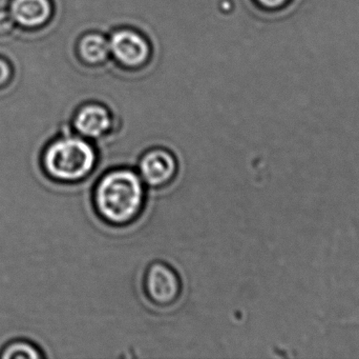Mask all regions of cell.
<instances>
[{"label":"cell","mask_w":359,"mask_h":359,"mask_svg":"<svg viewBox=\"0 0 359 359\" xmlns=\"http://www.w3.org/2000/svg\"><path fill=\"white\" fill-rule=\"evenodd\" d=\"M11 67L6 61L0 58V86H4L10 79Z\"/></svg>","instance_id":"cell-12"},{"label":"cell","mask_w":359,"mask_h":359,"mask_svg":"<svg viewBox=\"0 0 359 359\" xmlns=\"http://www.w3.org/2000/svg\"><path fill=\"white\" fill-rule=\"evenodd\" d=\"M147 185L137 171L111 169L99 177L93 190V206L99 218L111 227H126L142 215Z\"/></svg>","instance_id":"cell-1"},{"label":"cell","mask_w":359,"mask_h":359,"mask_svg":"<svg viewBox=\"0 0 359 359\" xmlns=\"http://www.w3.org/2000/svg\"><path fill=\"white\" fill-rule=\"evenodd\" d=\"M144 292L147 299L159 306L168 307L178 301L182 292L181 278L168 263L156 261L145 271Z\"/></svg>","instance_id":"cell-4"},{"label":"cell","mask_w":359,"mask_h":359,"mask_svg":"<svg viewBox=\"0 0 359 359\" xmlns=\"http://www.w3.org/2000/svg\"><path fill=\"white\" fill-rule=\"evenodd\" d=\"M264 10L278 11L286 6L291 0H255Z\"/></svg>","instance_id":"cell-11"},{"label":"cell","mask_w":359,"mask_h":359,"mask_svg":"<svg viewBox=\"0 0 359 359\" xmlns=\"http://www.w3.org/2000/svg\"><path fill=\"white\" fill-rule=\"evenodd\" d=\"M75 134L88 139L100 141L111 135L115 126L113 114L107 105L90 103L80 107L73 117Z\"/></svg>","instance_id":"cell-6"},{"label":"cell","mask_w":359,"mask_h":359,"mask_svg":"<svg viewBox=\"0 0 359 359\" xmlns=\"http://www.w3.org/2000/svg\"><path fill=\"white\" fill-rule=\"evenodd\" d=\"M42 350L33 341L27 339H14L8 341L0 350L1 359H40L43 358Z\"/></svg>","instance_id":"cell-9"},{"label":"cell","mask_w":359,"mask_h":359,"mask_svg":"<svg viewBox=\"0 0 359 359\" xmlns=\"http://www.w3.org/2000/svg\"><path fill=\"white\" fill-rule=\"evenodd\" d=\"M111 56L122 67L139 69L149 63L151 55L149 40L134 29L116 30L109 38Z\"/></svg>","instance_id":"cell-3"},{"label":"cell","mask_w":359,"mask_h":359,"mask_svg":"<svg viewBox=\"0 0 359 359\" xmlns=\"http://www.w3.org/2000/svg\"><path fill=\"white\" fill-rule=\"evenodd\" d=\"M10 13L15 22L27 29L46 25L52 17L50 0H13Z\"/></svg>","instance_id":"cell-7"},{"label":"cell","mask_w":359,"mask_h":359,"mask_svg":"<svg viewBox=\"0 0 359 359\" xmlns=\"http://www.w3.org/2000/svg\"><path fill=\"white\" fill-rule=\"evenodd\" d=\"M99 154L93 141L77 134L61 135L46 143L40 154L42 173L59 185H76L96 170Z\"/></svg>","instance_id":"cell-2"},{"label":"cell","mask_w":359,"mask_h":359,"mask_svg":"<svg viewBox=\"0 0 359 359\" xmlns=\"http://www.w3.org/2000/svg\"><path fill=\"white\" fill-rule=\"evenodd\" d=\"M14 19L10 12L0 11V35L10 33L14 27Z\"/></svg>","instance_id":"cell-10"},{"label":"cell","mask_w":359,"mask_h":359,"mask_svg":"<svg viewBox=\"0 0 359 359\" xmlns=\"http://www.w3.org/2000/svg\"><path fill=\"white\" fill-rule=\"evenodd\" d=\"M178 171L176 155L165 148L147 150L139 159L137 169L143 183L153 189L168 187L176 179Z\"/></svg>","instance_id":"cell-5"},{"label":"cell","mask_w":359,"mask_h":359,"mask_svg":"<svg viewBox=\"0 0 359 359\" xmlns=\"http://www.w3.org/2000/svg\"><path fill=\"white\" fill-rule=\"evenodd\" d=\"M78 54L86 65H102L111 57L109 38L96 32L86 34L78 42Z\"/></svg>","instance_id":"cell-8"}]
</instances>
